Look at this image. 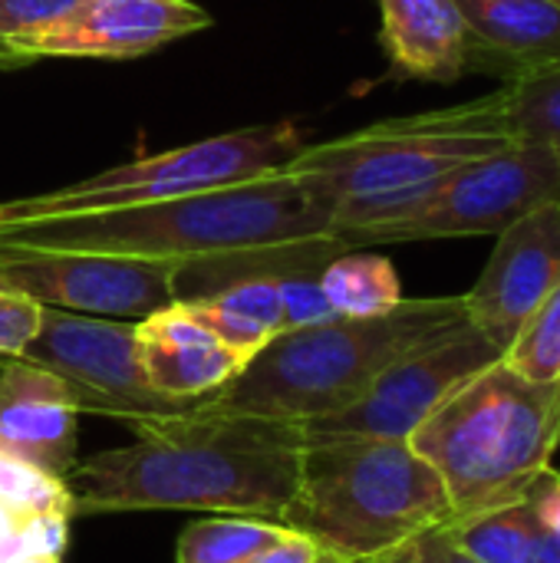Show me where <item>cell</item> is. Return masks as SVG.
<instances>
[{
	"label": "cell",
	"mask_w": 560,
	"mask_h": 563,
	"mask_svg": "<svg viewBox=\"0 0 560 563\" xmlns=\"http://www.w3.org/2000/svg\"><path fill=\"white\" fill-rule=\"evenodd\" d=\"M327 558L310 538L297 534V531H284L274 544H267L264 551L251 554L248 561L241 563H320Z\"/></svg>",
	"instance_id": "30"
},
{
	"label": "cell",
	"mask_w": 560,
	"mask_h": 563,
	"mask_svg": "<svg viewBox=\"0 0 560 563\" xmlns=\"http://www.w3.org/2000/svg\"><path fill=\"white\" fill-rule=\"evenodd\" d=\"M10 563H59V558H33V554H26V558H17Z\"/></svg>",
	"instance_id": "33"
},
{
	"label": "cell",
	"mask_w": 560,
	"mask_h": 563,
	"mask_svg": "<svg viewBox=\"0 0 560 563\" xmlns=\"http://www.w3.org/2000/svg\"><path fill=\"white\" fill-rule=\"evenodd\" d=\"M0 290L66 313L139 323L178 300V274L142 257L0 244Z\"/></svg>",
	"instance_id": "10"
},
{
	"label": "cell",
	"mask_w": 560,
	"mask_h": 563,
	"mask_svg": "<svg viewBox=\"0 0 560 563\" xmlns=\"http://www.w3.org/2000/svg\"><path fill=\"white\" fill-rule=\"evenodd\" d=\"M320 287L337 317H380L403 303V284L393 261L366 247L337 254L320 271Z\"/></svg>",
	"instance_id": "19"
},
{
	"label": "cell",
	"mask_w": 560,
	"mask_h": 563,
	"mask_svg": "<svg viewBox=\"0 0 560 563\" xmlns=\"http://www.w3.org/2000/svg\"><path fill=\"white\" fill-rule=\"evenodd\" d=\"M43 307L30 297L0 290V360H17L40 330Z\"/></svg>",
	"instance_id": "26"
},
{
	"label": "cell",
	"mask_w": 560,
	"mask_h": 563,
	"mask_svg": "<svg viewBox=\"0 0 560 563\" xmlns=\"http://www.w3.org/2000/svg\"><path fill=\"white\" fill-rule=\"evenodd\" d=\"M475 46V69L502 79L560 59V0H455Z\"/></svg>",
	"instance_id": "17"
},
{
	"label": "cell",
	"mask_w": 560,
	"mask_h": 563,
	"mask_svg": "<svg viewBox=\"0 0 560 563\" xmlns=\"http://www.w3.org/2000/svg\"><path fill=\"white\" fill-rule=\"evenodd\" d=\"M548 201H560V142H515L446 175L403 218L363 231L353 251L502 234L508 224Z\"/></svg>",
	"instance_id": "8"
},
{
	"label": "cell",
	"mask_w": 560,
	"mask_h": 563,
	"mask_svg": "<svg viewBox=\"0 0 560 563\" xmlns=\"http://www.w3.org/2000/svg\"><path fill=\"white\" fill-rule=\"evenodd\" d=\"M380 46L396 79L459 82L475 46L455 0H380Z\"/></svg>",
	"instance_id": "16"
},
{
	"label": "cell",
	"mask_w": 560,
	"mask_h": 563,
	"mask_svg": "<svg viewBox=\"0 0 560 563\" xmlns=\"http://www.w3.org/2000/svg\"><path fill=\"white\" fill-rule=\"evenodd\" d=\"M0 505L26 515V518H40V515H73V492L63 478H53L13 455L0 452Z\"/></svg>",
	"instance_id": "24"
},
{
	"label": "cell",
	"mask_w": 560,
	"mask_h": 563,
	"mask_svg": "<svg viewBox=\"0 0 560 563\" xmlns=\"http://www.w3.org/2000/svg\"><path fill=\"white\" fill-rule=\"evenodd\" d=\"M525 501H528L531 511H535L538 531H541L545 538L560 541V468L551 465V468L535 482V488L528 492Z\"/></svg>",
	"instance_id": "29"
},
{
	"label": "cell",
	"mask_w": 560,
	"mask_h": 563,
	"mask_svg": "<svg viewBox=\"0 0 560 563\" xmlns=\"http://www.w3.org/2000/svg\"><path fill=\"white\" fill-rule=\"evenodd\" d=\"M211 26L191 0H79L36 33L0 46V69L36 59H135Z\"/></svg>",
	"instance_id": "12"
},
{
	"label": "cell",
	"mask_w": 560,
	"mask_h": 563,
	"mask_svg": "<svg viewBox=\"0 0 560 563\" xmlns=\"http://www.w3.org/2000/svg\"><path fill=\"white\" fill-rule=\"evenodd\" d=\"M135 346L152 389L185 402L208 399L248 366V360L198 323L182 300L139 320Z\"/></svg>",
	"instance_id": "15"
},
{
	"label": "cell",
	"mask_w": 560,
	"mask_h": 563,
	"mask_svg": "<svg viewBox=\"0 0 560 563\" xmlns=\"http://www.w3.org/2000/svg\"><path fill=\"white\" fill-rule=\"evenodd\" d=\"M20 360L59 376L79 412L122 419L129 426L178 416L198 406L152 389L139 363L135 323L129 320H102L43 307L40 330Z\"/></svg>",
	"instance_id": "9"
},
{
	"label": "cell",
	"mask_w": 560,
	"mask_h": 563,
	"mask_svg": "<svg viewBox=\"0 0 560 563\" xmlns=\"http://www.w3.org/2000/svg\"><path fill=\"white\" fill-rule=\"evenodd\" d=\"M472 323L465 294L416 297L380 317H333L317 327L284 330L205 409L310 422L350 409L413 350Z\"/></svg>",
	"instance_id": "3"
},
{
	"label": "cell",
	"mask_w": 560,
	"mask_h": 563,
	"mask_svg": "<svg viewBox=\"0 0 560 563\" xmlns=\"http://www.w3.org/2000/svg\"><path fill=\"white\" fill-rule=\"evenodd\" d=\"M505 353L495 340H488L475 323H465L399 363H393L363 399L350 409H340L323 419L300 422L304 439L320 435H373V439H403L413 432L475 373L498 363Z\"/></svg>",
	"instance_id": "11"
},
{
	"label": "cell",
	"mask_w": 560,
	"mask_h": 563,
	"mask_svg": "<svg viewBox=\"0 0 560 563\" xmlns=\"http://www.w3.org/2000/svg\"><path fill=\"white\" fill-rule=\"evenodd\" d=\"M307 132L297 122H264L234 132H221L191 145H178L158 155L132 158L119 168L92 178L59 185L40 195H20L0 201V228L40 218L122 211L155 201H172L198 191L241 185L271 172H281L294 155L307 148Z\"/></svg>",
	"instance_id": "7"
},
{
	"label": "cell",
	"mask_w": 560,
	"mask_h": 563,
	"mask_svg": "<svg viewBox=\"0 0 560 563\" xmlns=\"http://www.w3.org/2000/svg\"><path fill=\"white\" fill-rule=\"evenodd\" d=\"M389 563H475L455 541L452 534L442 528H432L426 534H419L416 541H409L403 551H396Z\"/></svg>",
	"instance_id": "28"
},
{
	"label": "cell",
	"mask_w": 560,
	"mask_h": 563,
	"mask_svg": "<svg viewBox=\"0 0 560 563\" xmlns=\"http://www.w3.org/2000/svg\"><path fill=\"white\" fill-rule=\"evenodd\" d=\"M320 563H356V561H337V558H323ZM363 563H389V558H386V561H363Z\"/></svg>",
	"instance_id": "34"
},
{
	"label": "cell",
	"mask_w": 560,
	"mask_h": 563,
	"mask_svg": "<svg viewBox=\"0 0 560 563\" xmlns=\"http://www.w3.org/2000/svg\"><path fill=\"white\" fill-rule=\"evenodd\" d=\"M0 244L158 261L175 267L178 300L248 277L323 271L350 251L337 238V205L310 178L284 168L172 201L7 224Z\"/></svg>",
	"instance_id": "1"
},
{
	"label": "cell",
	"mask_w": 560,
	"mask_h": 563,
	"mask_svg": "<svg viewBox=\"0 0 560 563\" xmlns=\"http://www.w3.org/2000/svg\"><path fill=\"white\" fill-rule=\"evenodd\" d=\"M531 383H560V277L502 356Z\"/></svg>",
	"instance_id": "23"
},
{
	"label": "cell",
	"mask_w": 560,
	"mask_h": 563,
	"mask_svg": "<svg viewBox=\"0 0 560 563\" xmlns=\"http://www.w3.org/2000/svg\"><path fill=\"white\" fill-rule=\"evenodd\" d=\"M515 145L502 92L459 106L396 115L330 142H310L284 172L310 178L337 205V238L353 251L376 224L403 218L465 162Z\"/></svg>",
	"instance_id": "4"
},
{
	"label": "cell",
	"mask_w": 560,
	"mask_h": 563,
	"mask_svg": "<svg viewBox=\"0 0 560 563\" xmlns=\"http://www.w3.org/2000/svg\"><path fill=\"white\" fill-rule=\"evenodd\" d=\"M446 531L475 563H528L541 538L528 501L449 521Z\"/></svg>",
	"instance_id": "20"
},
{
	"label": "cell",
	"mask_w": 560,
	"mask_h": 563,
	"mask_svg": "<svg viewBox=\"0 0 560 563\" xmlns=\"http://www.w3.org/2000/svg\"><path fill=\"white\" fill-rule=\"evenodd\" d=\"M498 92L515 142H560V59L505 79Z\"/></svg>",
	"instance_id": "21"
},
{
	"label": "cell",
	"mask_w": 560,
	"mask_h": 563,
	"mask_svg": "<svg viewBox=\"0 0 560 563\" xmlns=\"http://www.w3.org/2000/svg\"><path fill=\"white\" fill-rule=\"evenodd\" d=\"M79 409L50 369L26 360H0V452L53 478L76 468Z\"/></svg>",
	"instance_id": "14"
},
{
	"label": "cell",
	"mask_w": 560,
	"mask_h": 563,
	"mask_svg": "<svg viewBox=\"0 0 560 563\" xmlns=\"http://www.w3.org/2000/svg\"><path fill=\"white\" fill-rule=\"evenodd\" d=\"M79 0H0V46L43 30Z\"/></svg>",
	"instance_id": "27"
},
{
	"label": "cell",
	"mask_w": 560,
	"mask_h": 563,
	"mask_svg": "<svg viewBox=\"0 0 560 563\" xmlns=\"http://www.w3.org/2000/svg\"><path fill=\"white\" fill-rule=\"evenodd\" d=\"M439 472L452 521L525 501L560 449V383L502 360L459 386L409 439Z\"/></svg>",
	"instance_id": "6"
},
{
	"label": "cell",
	"mask_w": 560,
	"mask_h": 563,
	"mask_svg": "<svg viewBox=\"0 0 560 563\" xmlns=\"http://www.w3.org/2000/svg\"><path fill=\"white\" fill-rule=\"evenodd\" d=\"M135 442L76 462L73 515L198 511L284 525L304 459V429L290 419L188 412L132 422Z\"/></svg>",
	"instance_id": "2"
},
{
	"label": "cell",
	"mask_w": 560,
	"mask_h": 563,
	"mask_svg": "<svg viewBox=\"0 0 560 563\" xmlns=\"http://www.w3.org/2000/svg\"><path fill=\"white\" fill-rule=\"evenodd\" d=\"M182 303L191 310L198 323H205L221 343L238 350L244 360H251L277 333H284L277 277H248L208 297L182 300Z\"/></svg>",
	"instance_id": "18"
},
{
	"label": "cell",
	"mask_w": 560,
	"mask_h": 563,
	"mask_svg": "<svg viewBox=\"0 0 560 563\" xmlns=\"http://www.w3.org/2000/svg\"><path fill=\"white\" fill-rule=\"evenodd\" d=\"M495 251L465 294L469 320L502 346H512L525 320L548 297L560 277V201H548L502 234Z\"/></svg>",
	"instance_id": "13"
},
{
	"label": "cell",
	"mask_w": 560,
	"mask_h": 563,
	"mask_svg": "<svg viewBox=\"0 0 560 563\" xmlns=\"http://www.w3.org/2000/svg\"><path fill=\"white\" fill-rule=\"evenodd\" d=\"M26 528H30L26 515H17V511L0 505V563H10L30 554L26 551Z\"/></svg>",
	"instance_id": "31"
},
{
	"label": "cell",
	"mask_w": 560,
	"mask_h": 563,
	"mask_svg": "<svg viewBox=\"0 0 560 563\" xmlns=\"http://www.w3.org/2000/svg\"><path fill=\"white\" fill-rule=\"evenodd\" d=\"M287 528L261 518L215 515L195 521L178 538V563H241L274 544Z\"/></svg>",
	"instance_id": "22"
},
{
	"label": "cell",
	"mask_w": 560,
	"mask_h": 563,
	"mask_svg": "<svg viewBox=\"0 0 560 563\" xmlns=\"http://www.w3.org/2000/svg\"><path fill=\"white\" fill-rule=\"evenodd\" d=\"M528 563H560V541L541 534L538 544H535V554H531V561Z\"/></svg>",
	"instance_id": "32"
},
{
	"label": "cell",
	"mask_w": 560,
	"mask_h": 563,
	"mask_svg": "<svg viewBox=\"0 0 560 563\" xmlns=\"http://www.w3.org/2000/svg\"><path fill=\"white\" fill-rule=\"evenodd\" d=\"M281 290V313H284V330H300V327H317L333 320V307L323 297L320 287V271L307 274H290L277 280Z\"/></svg>",
	"instance_id": "25"
},
{
	"label": "cell",
	"mask_w": 560,
	"mask_h": 563,
	"mask_svg": "<svg viewBox=\"0 0 560 563\" xmlns=\"http://www.w3.org/2000/svg\"><path fill=\"white\" fill-rule=\"evenodd\" d=\"M452 521L439 472L403 439H304L300 482L284 528L337 561H386Z\"/></svg>",
	"instance_id": "5"
}]
</instances>
